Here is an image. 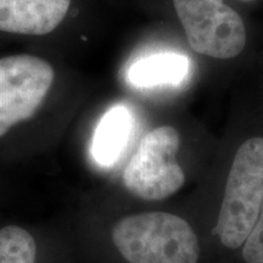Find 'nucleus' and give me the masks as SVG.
<instances>
[{"instance_id": "39448f33", "label": "nucleus", "mask_w": 263, "mask_h": 263, "mask_svg": "<svg viewBox=\"0 0 263 263\" xmlns=\"http://www.w3.org/2000/svg\"><path fill=\"white\" fill-rule=\"evenodd\" d=\"M54 77V68L41 58L14 55L0 59V137L35 114Z\"/></svg>"}, {"instance_id": "f257e3e1", "label": "nucleus", "mask_w": 263, "mask_h": 263, "mask_svg": "<svg viewBox=\"0 0 263 263\" xmlns=\"http://www.w3.org/2000/svg\"><path fill=\"white\" fill-rule=\"evenodd\" d=\"M112 240L129 263H197L200 256L195 232L172 213L124 217L115 224Z\"/></svg>"}, {"instance_id": "1a4fd4ad", "label": "nucleus", "mask_w": 263, "mask_h": 263, "mask_svg": "<svg viewBox=\"0 0 263 263\" xmlns=\"http://www.w3.org/2000/svg\"><path fill=\"white\" fill-rule=\"evenodd\" d=\"M37 244L32 234L17 226L0 229V263H35Z\"/></svg>"}, {"instance_id": "9b49d317", "label": "nucleus", "mask_w": 263, "mask_h": 263, "mask_svg": "<svg viewBox=\"0 0 263 263\" xmlns=\"http://www.w3.org/2000/svg\"><path fill=\"white\" fill-rule=\"evenodd\" d=\"M248 2H250V0H248Z\"/></svg>"}, {"instance_id": "0eeeda50", "label": "nucleus", "mask_w": 263, "mask_h": 263, "mask_svg": "<svg viewBox=\"0 0 263 263\" xmlns=\"http://www.w3.org/2000/svg\"><path fill=\"white\" fill-rule=\"evenodd\" d=\"M132 130V115L123 105L111 107L99 122L91 144V155L100 166H112L122 155Z\"/></svg>"}, {"instance_id": "6e6552de", "label": "nucleus", "mask_w": 263, "mask_h": 263, "mask_svg": "<svg viewBox=\"0 0 263 263\" xmlns=\"http://www.w3.org/2000/svg\"><path fill=\"white\" fill-rule=\"evenodd\" d=\"M189 60L180 54L161 52L134 62L128 70V81L138 88L176 84L185 78Z\"/></svg>"}, {"instance_id": "7ed1b4c3", "label": "nucleus", "mask_w": 263, "mask_h": 263, "mask_svg": "<svg viewBox=\"0 0 263 263\" xmlns=\"http://www.w3.org/2000/svg\"><path fill=\"white\" fill-rule=\"evenodd\" d=\"M179 134L170 126L150 130L123 172V184L132 195L146 201H159L182 188L185 177L176 155Z\"/></svg>"}, {"instance_id": "f03ea898", "label": "nucleus", "mask_w": 263, "mask_h": 263, "mask_svg": "<svg viewBox=\"0 0 263 263\" xmlns=\"http://www.w3.org/2000/svg\"><path fill=\"white\" fill-rule=\"evenodd\" d=\"M262 203L263 138H251L236 151L213 234L226 248H240L254 229Z\"/></svg>"}, {"instance_id": "9d476101", "label": "nucleus", "mask_w": 263, "mask_h": 263, "mask_svg": "<svg viewBox=\"0 0 263 263\" xmlns=\"http://www.w3.org/2000/svg\"><path fill=\"white\" fill-rule=\"evenodd\" d=\"M242 257L248 263H263V203L257 222L245 241Z\"/></svg>"}, {"instance_id": "20e7f679", "label": "nucleus", "mask_w": 263, "mask_h": 263, "mask_svg": "<svg viewBox=\"0 0 263 263\" xmlns=\"http://www.w3.org/2000/svg\"><path fill=\"white\" fill-rule=\"evenodd\" d=\"M193 50L216 59H232L244 50L245 25L223 0H173Z\"/></svg>"}, {"instance_id": "423d86ee", "label": "nucleus", "mask_w": 263, "mask_h": 263, "mask_svg": "<svg viewBox=\"0 0 263 263\" xmlns=\"http://www.w3.org/2000/svg\"><path fill=\"white\" fill-rule=\"evenodd\" d=\"M71 0H0V31L44 35L64 21Z\"/></svg>"}]
</instances>
